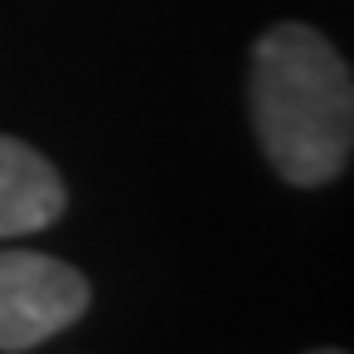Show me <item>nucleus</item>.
Returning a JSON list of instances; mask_svg holds the SVG:
<instances>
[{"mask_svg":"<svg viewBox=\"0 0 354 354\" xmlns=\"http://www.w3.org/2000/svg\"><path fill=\"white\" fill-rule=\"evenodd\" d=\"M251 123L271 167L290 187H325L349 167L354 79L320 30L286 20L256 39Z\"/></svg>","mask_w":354,"mask_h":354,"instance_id":"nucleus-1","label":"nucleus"},{"mask_svg":"<svg viewBox=\"0 0 354 354\" xmlns=\"http://www.w3.org/2000/svg\"><path fill=\"white\" fill-rule=\"evenodd\" d=\"M94 290L84 271L44 251H0V354L35 349L69 330Z\"/></svg>","mask_w":354,"mask_h":354,"instance_id":"nucleus-2","label":"nucleus"},{"mask_svg":"<svg viewBox=\"0 0 354 354\" xmlns=\"http://www.w3.org/2000/svg\"><path fill=\"white\" fill-rule=\"evenodd\" d=\"M69 207L55 162L30 143L0 133V241L55 227Z\"/></svg>","mask_w":354,"mask_h":354,"instance_id":"nucleus-3","label":"nucleus"},{"mask_svg":"<svg viewBox=\"0 0 354 354\" xmlns=\"http://www.w3.org/2000/svg\"><path fill=\"white\" fill-rule=\"evenodd\" d=\"M310 354H344V349H310Z\"/></svg>","mask_w":354,"mask_h":354,"instance_id":"nucleus-4","label":"nucleus"}]
</instances>
